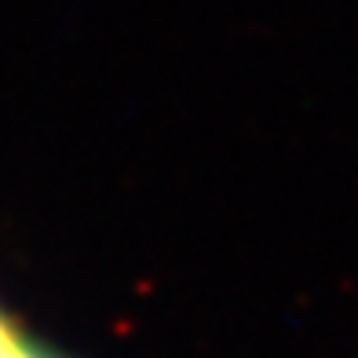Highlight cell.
Instances as JSON below:
<instances>
[{
  "instance_id": "cell-1",
  "label": "cell",
  "mask_w": 358,
  "mask_h": 358,
  "mask_svg": "<svg viewBox=\"0 0 358 358\" xmlns=\"http://www.w3.org/2000/svg\"><path fill=\"white\" fill-rule=\"evenodd\" d=\"M0 358H48V355H41L4 315H0Z\"/></svg>"
}]
</instances>
